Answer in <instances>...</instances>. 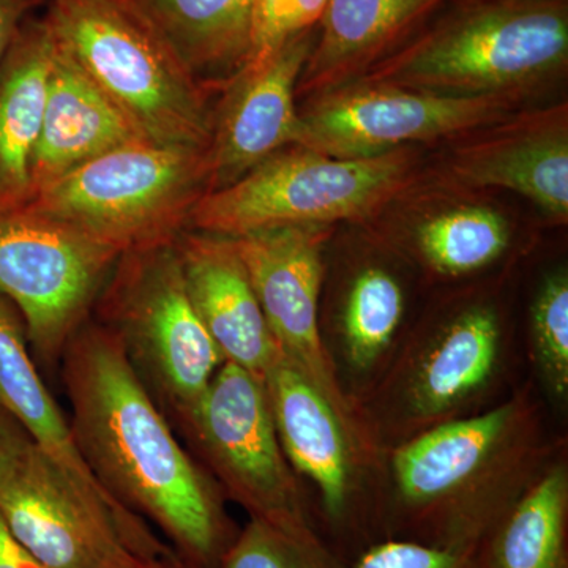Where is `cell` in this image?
<instances>
[{"instance_id": "7402d4cb", "label": "cell", "mask_w": 568, "mask_h": 568, "mask_svg": "<svg viewBox=\"0 0 568 568\" xmlns=\"http://www.w3.org/2000/svg\"><path fill=\"white\" fill-rule=\"evenodd\" d=\"M476 559L478 568H568L566 444L489 530Z\"/></svg>"}, {"instance_id": "4316f807", "label": "cell", "mask_w": 568, "mask_h": 568, "mask_svg": "<svg viewBox=\"0 0 568 568\" xmlns=\"http://www.w3.org/2000/svg\"><path fill=\"white\" fill-rule=\"evenodd\" d=\"M220 568H347L327 545H308L250 519L224 552Z\"/></svg>"}, {"instance_id": "5b68a950", "label": "cell", "mask_w": 568, "mask_h": 568, "mask_svg": "<svg viewBox=\"0 0 568 568\" xmlns=\"http://www.w3.org/2000/svg\"><path fill=\"white\" fill-rule=\"evenodd\" d=\"M207 149L130 142L32 194V211L119 254L174 242L209 193Z\"/></svg>"}, {"instance_id": "1f68e13d", "label": "cell", "mask_w": 568, "mask_h": 568, "mask_svg": "<svg viewBox=\"0 0 568 568\" xmlns=\"http://www.w3.org/2000/svg\"><path fill=\"white\" fill-rule=\"evenodd\" d=\"M0 568H48L10 532L0 515Z\"/></svg>"}, {"instance_id": "ac0fdd59", "label": "cell", "mask_w": 568, "mask_h": 568, "mask_svg": "<svg viewBox=\"0 0 568 568\" xmlns=\"http://www.w3.org/2000/svg\"><path fill=\"white\" fill-rule=\"evenodd\" d=\"M54 41L43 121L32 160L31 196L97 156L145 141L73 55Z\"/></svg>"}, {"instance_id": "7a4b0ae2", "label": "cell", "mask_w": 568, "mask_h": 568, "mask_svg": "<svg viewBox=\"0 0 568 568\" xmlns=\"http://www.w3.org/2000/svg\"><path fill=\"white\" fill-rule=\"evenodd\" d=\"M562 443L549 439L532 386L437 425L381 455V540L476 552Z\"/></svg>"}, {"instance_id": "f1b7e54d", "label": "cell", "mask_w": 568, "mask_h": 568, "mask_svg": "<svg viewBox=\"0 0 568 568\" xmlns=\"http://www.w3.org/2000/svg\"><path fill=\"white\" fill-rule=\"evenodd\" d=\"M347 568H478L476 552L383 538L362 549Z\"/></svg>"}, {"instance_id": "5bb4252c", "label": "cell", "mask_w": 568, "mask_h": 568, "mask_svg": "<svg viewBox=\"0 0 568 568\" xmlns=\"http://www.w3.org/2000/svg\"><path fill=\"white\" fill-rule=\"evenodd\" d=\"M324 237L323 226H278L233 239L276 346L377 458L321 328Z\"/></svg>"}, {"instance_id": "ba28073f", "label": "cell", "mask_w": 568, "mask_h": 568, "mask_svg": "<svg viewBox=\"0 0 568 568\" xmlns=\"http://www.w3.org/2000/svg\"><path fill=\"white\" fill-rule=\"evenodd\" d=\"M410 168L405 148L372 159H335L290 145L237 181L204 194L189 230L239 237L267 227L364 219L398 194Z\"/></svg>"}, {"instance_id": "7c38bea8", "label": "cell", "mask_w": 568, "mask_h": 568, "mask_svg": "<svg viewBox=\"0 0 568 568\" xmlns=\"http://www.w3.org/2000/svg\"><path fill=\"white\" fill-rule=\"evenodd\" d=\"M119 254L28 205L0 209V294L17 305L44 368L92 317Z\"/></svg>"}, {"instance_id": "4fadbf2b", "label": "cell", "mask_w": 568, "mask_h": 568, "mask_svg": "<svg viewBox=\"0 0 568 568\" xmlns=\"http://www.w3.org/2000/svg\"><path fill=\"white\" fill-rule=\"evenodd\" d=\"M517 93L440 95L353 82L298 111L291 145L335 159H372L507 118Z\"/></svg>"}, {"instance_id": "3957f363", "label": "cell", "mask_w": 568, "mask_h": 568, "mask_svg": "<svg viewBox=\"0 0 568 568\" xmlns=\"http://www.w3.org/2000/svg\"><path fill=\"white\" fill-rule=\"evenodd\" d=\"M44 18L145 141L207 149L215 95L134 0H51Z\"/></svg>"}, {"instance_id": "f546056e", "label": "cell", "mask_w": 568, "mask_h": 568, "mask_svg": "<svg viewBox=\"0 0 568 568\" xmlns=\"http://www.w3.org/2000/svg\"><path fill=\"white\" fill-rule=\"evenodd\" d=\"M32 444L36 443L24 426L0 403V487L6 484Z\"/></svg>"}, {"instance_id": "ffe728a7", "label": "cell", "mask_w": 568, "mask_h": 568, "mask_svg": "<svg viewBox=\"0 0 568 568\" xmlns=\"http://www.w3.org/2000/svg\"><path fill=\"white\" fill-rule=\"evenodd\" d=\"M437 2L328 0L320 21V39L298 78L297 99L342 89Z\"/></svg>"}, {"instance_id": "d4e9b609", "label": "cell", "mask_w": 568, "mask_h": 568, "mask_svg": "<svg viewBox=\"0 0 568 568\" xmlns=\"http://www.w3.org/2000/svg\"><path fill=\"white\" fill-rule=\"evenodd\" d=\"M510 245V231L499 213L463 207L422 224L417 248L433 272L463 276L496 263Z\"/></svg>"}, {"instance_id": "83f0119b", "label": "cell", "mask_w": 568, "mask_h": 568, "mask_svg": "<svg viewBox=\"0 0 568 568\" xmlns=\"http://www.w3.org/2000/svg\"><path fill=\"white\" fill-rule=\"evenodd\" d=\"M327 2L328 0H260L254 11L250 59L275 50L298 33L312 31L321 21Z\"/></svg>"}, {"instance_id": "30bf717a", "label": "cell", "mask_w": 568, "mask_h": 568, "mask_svg": "<svg viewBox=\"0 0 568 568\" xmlns=\"http://www.w3.org/2000/svg\"><path fill=\"white\" fill-rule=\"evenodd\" d=\"M179 428L226 499L302 544L325 545L310 497L287 462L263 381L224 362Z\"/></svg>"}, {"instance_id": "603a6c76", "label": "cell", "mask_w": 568, "mask_h": 568, "mask_svg": "<svg viewBox=\"0 0 568 568\" xmlns=\"http://www.w3.org/2000/svg\"><path fill=\"white\" fill-rule=\"evenodd\" d=\"M403 317L405 291L394 274L366 267L355 275L339 320L338 349L332 354L343 387L349 377L355 407L394 357Z\"/></svg>"}, {"instance_id": "52a82bcc", "label": "cell", "mask_w": 568, "mask_h": 568, "mask_svg": "<svg viewBox=\"0 0 568 568\" xmlns=\"http://www.w3.org/2000/svg\"><path fill=\"white\" fill-rule=\"evenodd\" d=\"M503 320L470 304L395 353L357 402L377 457L437 425L478 413L506 368Z\"/></svg>"}, {"instance_id": "8fae6325", "label": "cell", "mask_w": 568, "mask_h": 568, "mask_svg": "<svg viewBox=\"0 0 568 568\" xmlns=\"http://www.w3.org/2000/svg\"><path fill=\"white\" fill-rule=\"evenodd\" d=\"M263 384L284 455L316 491L317 530L347 564L381 540L375 488L366 484L379 462L282 351Z\"/></svg>"}, {"instance_id": "9c48e42d", "label": "cell", "mask_w": 568, "mask_h": 568, "mask_svg": "<svg viewBox=\"0 0 568 568\" xmlns=\"http://www.w3.org/2000/svg\"><path fill=\"white\" fill-rule=\"evenodd\" d=\"M10 532L48 568H189L148 521L32 444L0 487Z\"/></svg>"}, {"instance_id": "e0dca14e", "label": "cell", "mask_w": 568, "mask_h": 568, "mask_svg": "<svg viewBox=\"0 0 568 568\" xmlns=\"http://www.w3.org/2000/svg\"><path fill=\"white\" fill-rule=\"evenodd\" d=\"M450 175L466 189L511 190L567 222V104L519 115L487 140L459 149Z\"/></svg>"}, {"instance_id": "277c9868", "label": "cell", "mask_w": 568, "mask_h": 568, "mask_svg": "<svg viewBox=\"0 0 568 568\" xmlns=\"http://www.w3.org/2000/svg\"><path fill=\"white\" fill-rule=\"evenodd\" d=\"M567 59L566 0L462 2L355 82L440 95L517 93L559 73Z\"/></svg>"}, {"instance_id": "484cf974", "label": "cell", "mask_w": 568, "mask_h": 568, "mask_svg": "<svg viewBox=\"0 0 568 568\" xmlns=\"http://www.w3.org/2000/svg\"><path fill=\"white\" fill-rule=\"evenodd\" d=\"M530 358L538 381L552 402L568 396V275L552 272L541 283L530 308Z\"/></svg>"}, {"instance_id": "4dcf8cb0", "label": "cell", "mask_w": 568, "mask_h": 568, "mask_svg": "<svg viewBox=\"0 0 568 568\" xmlns=\"http://www.w3.org/2000/svg\"><path fill=\"white\" fill-rule=\"evenodd\" d=\"M41 0H0V61L6 58L33 7Z\"/></svg>"}, {"instance_id": "d6986e66", "label": "cell", "mask_w": 568, "mask_h": 568, "mask_svg": "<svg viewBox=\"0 0 568 568\" xmlns=\"http://www.w3.org/2000/svg\"><path fill=\"white\" fill-rule=\"evenodd\" d=\"M54 50L47 18L28 20L0 61V209L21 207L31 197Z\"/></svg>"}, {"instance_id": "cb8c5ba5", "label": "cell", "mask_w": 568, "mask_h": 568, "mask_svg": "<svg viewBox=\"0 0 568 568\" xmlns=\"http://www.w3.org/2000/svg\"><path fill=\"white\" fill-rule=\"evenodd\" d=\"M28 345L21 316L0 297V403L24 426L33 443L71 476L100 495L118 500L82 462L70 424L41 379Z\"/></svg>"}, {"instance_id": "6da1fadb", "label": "cell", "mask_w": 568, "mask_h": 568, "mask_svg": "<svg viewBox=\"0 0 568 568\" xmlns=\"http://www.w3.org/2000/svg\"><path fill=\"white\" fill-rule=\"evenodd\" d=\"M59 366L74 446L97 481L152 523L186 567L220 568L239 534L226 497L183 450L118 336L91 317Z\"/></svg>"}, {"instance_id": "44dd1931", "label": "cell", "mask_w": 568, "mask_h": 568, "mask_svg": "<svg viewBox=\"0 0 568 568\" xmlns=\"http://www.w3.org/2000/svg\"><path fill=\"white\" fill-rule=\"evenodd\" d=\"M194 78L216 95L248 62L260 0H134Z\"/></svg>"}, {"instance_id": "2e32d148", "label": "cell", "mask_w": 568, "mask_h": 568, "mask_svg": "<svg viewBox=\"0 0 568 568\" xmlns=\"http://www.w3.org/2000/svg\"><path fill=\"white\" fill-rule=\"evenodd\" d=\"M175 246L186 293L224 361L263 381L280 347L234 239L186 230Z\"/></svg>"}, {"instance_id": "9a60e30c", "label": "cell", "mask_w": 568, "mask_h": 568, "mask_svg": "<svg viewBox=\"0 0 568 568\" xmlns=\"http://www.w3.org/2000/svg\"><path fill=\"white\" fill-rule=\"evenodd\" d=\"M316 37L298 33L254 55L213 99L209 192L223 189L293 142L297 84Z\"/></svg>"}, {"instance_id": "8992f818", "label": "cell", "mask_w": 568, "mask_h": 568, "mask_svg": "<svg viewBox=\"0 0 568 568\" xmlns=\"http://www.w3.org/2000/svg\"><path fill=\"white\" fill-rule=\"evenodd\" d=\"M92 315L178 426L226 362L186 293L175 241L121 254Z\"/></svg>"}, {"instance_id": "d6a6232c", "label": "cell", "mask_w": 568, "mask_h": 568, "mask_svg": "<svg viewBox=\"0 0 568 568\" xmlns=\"http://www.w3.org/2000/svg\"><path fill=\"white\" fill-rule=\"evenodd\" d=\"M463 2H488V0H463Z\"/></svg>"}]
</instances>
